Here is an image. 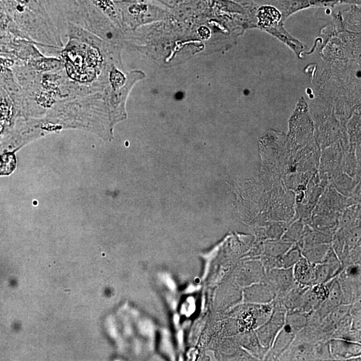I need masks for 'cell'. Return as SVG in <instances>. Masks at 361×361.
Returning <instances> with one entry per match:
<instances>
[{
    "mask_svg": "<svg viewBox=\"0 0 361 361\" xmlns=\"http://www.w3.org/2000/svg\"><path fill=\"white\" fill-rule=\"evenodd\" d=\"M197 20L207 27L234 56L244 59L241 38L233 13L232 0H177Z\"/></svg>",
    "mask_w": 361,
    "mask_h": 361,
    "instance_id": "obj_2",
    "label": "cell"
},
{
    "mask_svg": "<svg viewBox=\"0 0 361 361\" xmlns=\"http://www.w3.org/2000/svg\"><path fill=\"white\" fill-rule=\"evenodd\" d=\"M300 1H310L326 8L329 13H334L337 18H345L360 0H300Z\"/></svg>",
    "mask_w": 361,
    "mask_h": 361,
    "instance_id": "obj_4",
    "label": "cell"
},
{
    "mask_svg": "<svg viewBox=\"0 0 361 361\" xmlns=\"http://www.w3.org/2000/svg\"><path fill=\"white\" fill-rule=\"evenodd\" d=\"M244 58H267L286 49L335 39L341 23L300 0H232Z\"/></svg>",
    "mask_w": 361,
    "mask_h": 361,
    "instance_id": "obj_1",
    "label": "cell"
},
{
    "mask_svg": "<svg viewBox=\"0 0 361 361\" xmlns=\"http://www.w3.org/2000/svg\"><path fill=\"white\" fill-rule=\"evenodd\" d=\"M32 335V314L28 305H10L0 310V352H13L26 345Z\"/></svg>",
    "mask_w": 361,
    "mask_h": 361,
    "instance_id": "obj_3",
    "label": "cell"
}]
</instances>
